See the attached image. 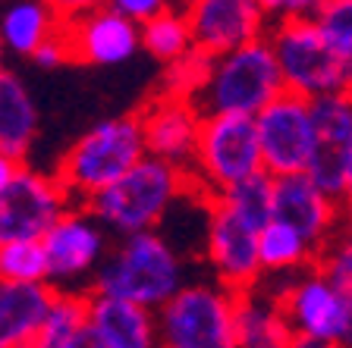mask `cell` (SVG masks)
Returning <instances> with one entry per match:
<instances>
[{"label":"cell","mask_w":352,"mask_h":348,"mask_svg":"<svg viewBox=\"0 0 352 348\" xmlns=\"http://www.w3.org/2000/svg\"><path fill=\"white\" fill-rule=\"evenodd\" d=\"M261 7L267 10V13H271L274 19H277V16H280V10H283V0H261Z\"/></svg>","instance_id":"d590c367"},{"label":"cell","mask_w":352,"mask_h":348,"mask_svg":"<svg viewBox=\"0 0 352 348\" xmlns=\"http://www.w3.org/2000/svg\"><path fill=\"white\" fill-rule=\"evenodd\" d=\"M54 292L51 283L0 279V348H35Z\"/></svg>","instance_id":"d6986e66"},{"label":"cell","mask_w":352,"mask_h":348,"mask_svg":"<svg viewBox=\"0 0 352 348\" xmlns=\"http://www.w3.org/2000/svg\"><path fill=\"white\" fill-rule=\"evenodd\" d=\"M60 29L63 19L44 0H10L0 13V38L16 57H32Z\"/></svg>","instance_id":"7402d4cb"},{"label":"cell","mask_w":352,"mask_h":348,"mask_svg":"<svg viewBox=\"0 0 352 348\" xmlns=\"http://www.w3.org/2000/svg\"><path fill=\"white\" fill-rule=\"evenodd\" d=\"M261 138L264 170L271 176L305 173L315 154V110L311 97L299 91H280L261 113L255 116Z\"/></svg>","instance_id":"30bf717a"},{"label":"cell","mask_w":352,"mask_h":348,"mask_svg":"<svg viewBox=\"0 0 352 348\" xmlns=\"http://www.w3.org/2000/svg\"><path fill=\"white\" fill-rule=\"evenodd\" d=\"M258 254H261V267L267 276L299 273L318 261V248L299 229L280 223V220H271L258 232Z\"/></svg>","instance_id":"cb8c5ba5"},{"label":"cell","mask_w":352,"mask_h":348,"mask_svg":"<svg viewBox=\"0 0 352 348\" xmlns=\"http://www.w3.org/2000/svg\"><path fill=\"white\" fill-rule=\"evenodd\" d=\"M19 170H22V160L19 157H13V154H7V151H0V195L10 189V182L19 176Z\"/></svg>","instance_id":"d6a6232c"},{"label":"cell","mask_w":352,"mask_h":348,"mask_svg":"<svg viewBox=\"0 0 352 348\" xmlns=\"http://www.w3.org/2000/svg\"><path fill=\"white\" fill-rule=\"evenodd\" d=\"M47 251L41 239H16L0 245V276L22 283H47Z\"/></svg>","instance_id":"4316f807"},{"label":"cell","mask_w":352,"mask_h":348,"mask_svg":"<svg viewBox=\"0 0 352 348\" xmlns=\"http://www.w3.org/2000/svg\"><path fill=\"white\" fill-rule=\"evenodd\" d=\"M38 138V107L29 88L10 69H0V151L25 160Z\"/></svg>","instance_id":"44dd1931"},{"label":"cell","mask_w":352,"mask_h":348,"mask_svg":"<svg viewBox=\"0 0 352 348\" xmlns=\"http://www.w3.org/2000/svg\"><path fill=\"white\" fill-rule=\"evenodd\" d=\"M3 54H7V44H3V38H0V69H3Z\"/></svg>","instance_id":"8d00e7d4"},{"label":"cell","mask_w":352,"mask_h":348,"mask_svg":"<svg viewBox=\"0 0 352 348\" xmlns=\"http://www.w3.org/2000/svg\"><path fill=\"white\" fill-rule=\"evenodd\" d=\"M179 7L189 16L195 51L208 57L264 38L274 19L261 7V0H183Z\"/></svg>","instance_id":"4fadbf2b"},{"label":"cell","mask_w":352,"mask_h":348,"mask_svg":"<svg viewBox=\"0 0 352 348\" xmlns=\"http://www.w3.org/2000/svg\"><path fill=\"white\" fill-rule=\"evenodd\" d=\"M35 348H91L88 292H73V289L54 292Z\"/></svg>","instance_id":"603a6c76"},{"label":"cell","mask_w":352,"mask_h":348,"mask_svg":"<svg viewBox=\"0 0 352 348\" xmlns=\"http://www.w3.org/2000/svg\"><path fill=\"white\" fill-rule=\"evenodd\" d=\"M91 348H151L157 345V311L110 292H88Z\"/></svg>","instance_id":"ac0fdd59"},{"label":"cell","mask_w":352,"mask_h":348,"mask_svg":"<svg viewBox=\"0 0 352 348\" xmlns=\"http://www.w3.org/2000/svg\"><path fill=\"white\" fill-rule=\"evenodd\" d=\"M148 154L142 116H117L91 126L85 135L76 141L54 173L73 195L76 204H85L104 192L110 182H117L123 173H129L135 163Z\"/></svg>","instance_id":"277c9868"},{"label":"cell","mask_w":352,"mask_h":348,"mask_svg":"<svg viewBox=\"0 0 352 348\" xmlns=\"http://www.w3.org/2000/svg\"><path fill=\"white\" fill-rule=\"evenodd\" d=\"M315 110V154L305 173L337 195L352 157V88L311 101Z\"/></svg>","instance_id":"2e32d148"},{"label":"cell","mask_w":352,"mask_h":348,"mask_svg":"<svg viewBox=\"0 0 352 348\" xmlns=\"http://www.w3.org/2000/svg\"><path fill=\"white\" fill-rule=\"evenodd\" d=\"M286 91L277 54L267 35L242 44L236 51L208 57L201 54L198 73L186 88V97L201 116L245 113L258 116L274 97Z\"/></svg>","instance_id":"6da1fadb"},{"label":"cell","mask_w":352,"mask_h":348,"mask_svg":"<svg viewBox=\"0 0 352 348\" xmlns=\"http://www.w3.org/2000/svg\"><path fill=\"white\" fill-rule=\"evenodd\" d=\"M29 60H35V63L44 66V69H54V66H63L66 60H73V47H69V38H66V32L60 29L57 35H51L35 54H32Z\"/></svg>","instance_id":"f546056e"},{"label":"cell","mask_w":352,"mask_h":348,"mask_svg":"<svg viewBox=\"0 0 352 348\" xmlns=\"http://www.w3.org/2000/svg\"><path fill=\"white\" fill-rule=\"evenodd\" d=\"M142 47L164 66H176L186 57H192L195 54V38H192L186 10L167 7L164 13L142 22Z\"/></svg>","instance_id":"d4e9b609"},{"label":"cell","mask_w":352,"mask_h":348,"mask_svg":"<svg viewBox=\"0 0 352 348\" xmlns=\"http://www.w3.org/2000/svg\"><path fill=\"white\" fill-rule=\"evenodd\" d=\"M173 3H183V0H173Z\"/></svg>","instance_id":"74e56055"},{"label":"cell","mask_w":352,"mask_h":348,"mask_svg":"<svg viewBox=\"0 0 352 348\" xmlns=\"http://www.w3.org/2000/svg\"><path fill=\"white\" fill-rule=\"evenodd\" d=\"M274 220L293 226L321 251L346 220L340 198L318 185L308 173L274 176Z\"/></svg>","instance_id":"5bb4252c"},{"label":"cell","mask_w":352,"mask_h":348,"mask_svg":"<svg viewBox=\"0 0 352 348\" xmlns=\"http://www.w3.org/2000/svg\"><path fill=\"white\" fill-rule=\"evenodd\" d=\"M277 289L296 345H349L352 348V298L318 264L280 276Z\"/></svg>","instance_id":"52a82bcc"},{"label":"cell","mask_w":352,"mask_h":348,"mask_svg":"<svg viewBox=\"0 0 352 348\" xmlns=\"http://www.w3.org/2000/svg\"><path fill=\"white\" fill-rule=\"evenodd\" d=\"M337 198H340L343 213L346 217H352V157H349V163H346V176H343V185H340Z\"/></svg>","instance_id":"e575fe53"},{"label":"cell","mask_w":352,"mask_h":348,"mask_svg":"<svg viewBox=\"0 0 352 348\" xmlns=\"http://www.w3.org/2000/svg\"><path fill=\"white\" fill-rule=\"evenodd\" d=\"M186 286V257L157 229L120 235L95 273L98 292L132 298L145 308L167 305Z\"/></svg>","instance_id":"3957f363"},{"label":"cell","mask_w":352,"mask_h":348,"mask_svg":"<svg viewBox=\"0 0 352 348\" xmlns=\"http://www.w3.org/2000/svg\"><path fill=\"white\" fill-rule=\"evenodd\" d=\"M258 226L230 207L227 201H208V226H205V254L217 283L233 292H249L264 276L261 254H258Z\"/></svg>","instance_id":"8fae6325"},{"label":"cell","mask_w":352,"mask_h":348,"mask_svg":"<svg viewBox=\"0 0 352 348\" xmlns=\"http://www.w3.org/2000/svg\"><path fill=\"white\" fill-rule=\"evenodd\" d=\"M261 138L255 116L245 113H214L205 116L198 148L192 157L189 176L198 192L208 198L239 185L242 179L261 173Z\"/></svg>","instance_id":"5b68a950"},{"label":"cell","mask_w":352,"mask_h":348,"mask_svg":"<svg viewBox=\"0 0 352 348\" xmlns=\"http://www.w3.org/2000/svg\"><path fill=\"white\" fill-rule=\"evenodd\" d=\"M236 298L230 286L186 283L157 308V345L167 348H233Z\"/></svg>","instance_id":"ba28073f"},{"label":"cell","mask_w":352,"mask_h":348,"mask_svg":"<svg viewBox=\"0 0 352 348\" xmlns=\"http://www.w3.org/2000/svg\"><path fill=\"white\" fill-rule=\"evenodd\" d=\"M73 204V195L57 173H41L22 163L19 176L0 195V245L16 239H41Z\"/></svg>","instance_id":"7c38bea8"},{"label":"cell","mask_w":352,"mask_h":348,"mask_svg":"<svg viewBox=\"0 0 352 348\" xmlns=\"http://www.w3.org/2000/svg\"><path fill=\"white\" fill-rule=\"evenodd\" d=\"M330 51L352 63V0H324L311 16Z\"/></svg>","instance_id":"83f0119b"},{"label":"cell","mask_w":352,"mask_h":348,"mask_svg":"<svg viewBox=\"0 0 352 348\" xmlns=\"http://www.w3.org/2000/svg\"><path fill=\"white\" fill-rule=\"evenodd\" d=\"M236 345L242 348H286L296 345L277 292H239L236 298Z\"/></svg>","instance_id":"ffe728a7"},{"label":"cell","mask_w":352,"mask_h":348,"mask_svg":"<svg viewBox=\"0 0 352 348\" xmlns=\"http://www.w3.org/2000/svg\"><path fill=\"white\" fill-rule=\"evenodd\" d=\"M318 267L352 298V217L340 223V229L327 239V245L318 251Z\"/></svg>","instance_id":"f1b7e54d"},{"label":"cell","mask_w":352,"mask_h":348,"mask_svg":"<svg viewBox=\"0 0 352 348\" xmlns=\"http://www.w3.org/2000/svg\"><path fill=\"white\" fill-rule=\"evenodd\" d=\"M63 32L73 47V60L88 66H120L142 47V25L107 3L63 22Z\"/></svg>","instance_id":"9a60e30c"},{"label":"cell","mask_w":352,"mask_h":348,"mask_svg":"<svg viewBox=\"0 0 352 348\" xmlns=\"http://www.w3.org/2000/svg\"><path fill=\"white\" fill-rule=\"evenodd\" d=\"M192 189H198V185L192 182L189 170L154 157V154H145L129 173L110 182L107 189L88 198L85 204L120 239V235H132V232L157 229L176 207V201L186 198Z\"/></svg>","instance_id":"7a4b0ae2"},{"label":"cell","mask_w":352,"mask_h":348,"mask_svg":"<svg viewBox=\"0 0 352 348\" xmlns=\"http://www.w3.org/2000/svg\"><path fill=\"white\" fill-rule=\"evenodd\" d=\"M107 226L91 213L88 204H73L57 217V223L41 235L47 251V283L54 289L91 292L95 273L107 257Z\"/></svg>","instance_id":"9c48e42d"},{"label":"cell","mask_w":352,"mask_h":348,"mask_svg":"<svg viewBox=\"0 0 352 348\" xmlns=\"http://www.w3.org/2000/svg\"><path fill=\"white\" fill-rule=\"evenodd\" d=\"M44 3H47V7H51L63 22H69V19H79V16H85L88 10L101 7L104 0H44Z\"/></svg>","instance_id":"1f68e13d"},{"label":"cell","mask_w":352,"mask_h":348,"mask_svg":"<svg viewBox=\"0 0 352 348\" xmlns=\"http://www.w3.org/2000/svg\"><path fill=\"white\" fill-rule=\"evenodd\" d=\"M139 116L148 154L189 170L198 148V135H201V123H205V116L192 107L189 97L170 91L151 107H145Z\"/></svg>","instance_id":"e0dca14e"},{"label":"cell","mask_w":352,"mask_h":348,"mask_svg":"<svg viewBox=\"0 0 352 348\" xmlns=\"http://www.w3.org/2000/svg\"><path fill=\"white\" fill-rule=\"evenodd\" d=\"M321 3H324V0H283L280 16H315ZM280 16H277V19H280Z\"/></svg>","instance_id":"836d02e7"},{"label":"cell","mask_w":352,"mask_h":348,"mask_svg":"<svg viewBox=\"0 0 352 348\" xmlns=\"http://www.w3.org/2000/svg\"><path fill=\"white\" fill-rule=\"evenodd\" d=\"M274 54H277L280 73L289 91L305 97H321L330 91L352 88V63L330 51L321 29L311 16H280L267 29Z\"/></svg>","instance_id":"8992f818"},{"label":"cell","mask_w":352,"mask_h":348,"mask_svg":"<svg viewBox=\"0 0 352 348\" xmlns=\"http://www.w3.org/2000/svg\"><path fill=\"white\" fill-rule=\"evenodd\" d=\"M0 279H3V276H0Z\"/></svg>","instance_id":"f35d334b"},{"label":"cell","mask_w":352,"mask_h":348,"mask_svg":"<svg viewBox=\"0 0 352 348\" xmlns=\"http://www.w3.org/2000/svg\"><path fill=\"white\" fill-rule=\"evenodd\" d=\"M214 198L227 201L239 217H245L252 226H258V229H264V226L274 220V176L267 173V170L249 176V179H242L239 185L220 192V195H214Z\"/></svg>","instance_id":"484cf974"},{"label":"cell","mask_w":352,"mask_h":348,"mask_svg":"<svg viewBox=\"0 0 352 348\" xmlns=\"http://www.w3.org/2000/svg\"><path fill=\"white\" fill-rule=\"evenodd\" d=\"M107 7H113L117 13L129 16V19H135L142 25V22H148L151 16L164 13L167 7H173V0H104Z\"/></svg>","instance_id":"4dcf8cb0"}]
</instances>
